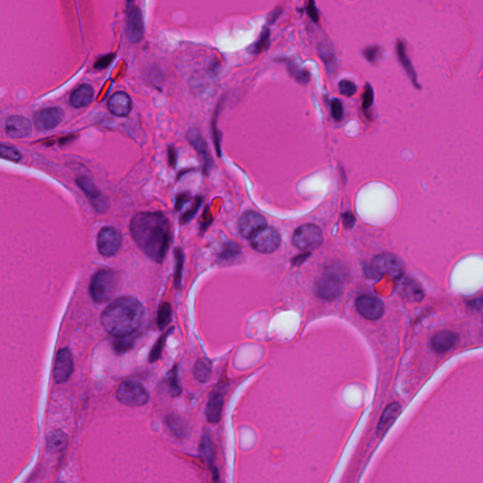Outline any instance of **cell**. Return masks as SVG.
Segmentation results:
<instances>
[{
	"label": "cell",
	"instance_id": "1",
	"mask_svg": "<svg viewBox=\"0 0 483 483\" xmlns=\"http://www.w3.org/2000/svg\"><path fill=\"white\" fill-rule=\"evenodd\" d=\"M129 230L140 249L154 261L162 262L169 249L171 227L168 218L160 211H145L133 216Z\"/></svg>",
	"mask_w": 483,
	"mask_h": 483
},
{
	"label": "cell",
	"instance_id": "2",
	"mask_svg": "<svg viewBox=\"0 0 483 483\" xmlns=\"http://www.w3.org/2000/svg\"><path fill=\"white\" fill-rule=\"evenodd\" d=\"M144 307L133 296H122L111 303L101 314L105 331L116 338L133 335L144 319Z\"/></svg>",
	"mask_w": 483,
	"mask_h": 483
},
{
	"label": "cell",
	"instance_id": "3",
	"mask_svg": "<svg viewBox=\"0 0 483 483\" xmlns=\"http://www.w3.org/2000/svg\"><path fill=\"white\" fill-rule=\"evenodd\" d=\"M365 275L370 278H380L388 276L393 279L402 278L404 265L399 257L392 254H381L374 257L364 268Z\"/></svg>",
	"mask_w": 483,
	"mask_h": 483
},
{
	"label": "cell",
	"instance_id": "4",
	"mask_svg": "<svg viewBox=\"0 0 483 483\" xmlns=\"http://www.w3.org/2000/svg\"><path fill=\"white\" fill-rule=\"evenodd\" d=\"M117 278L111 269H100L91 279L90 294L97 303L108 301L115 294Z\"/></svg>",
	"mask_w": 483,
	"mask_h": 483
},
{
	"label": "cell",
	"instance_id": "5",
	"mask_svg": "<svg viewBox=\"0 0 483 483\" xmlns=\"http://www.w3.org/2000/svg\"><path fill=\"white\" fill-rule=\"evenodd\" d=\"M116 399L128 407H141L149 401V394L139 382L127 381L122 382L118 387Z\"/></svg>",
	"mask_w": 483,
	"mask_h": 483
},
{
	"label": "cell",
	"instance_id": "6",
	"mask_svg": "<svg viewBox=\"0 0 483 483\" xmlns=\"http://www.w3.org/2000/svg\"><path fill=\"white\" fill-rule=\"evenodd\" d=\"M125 33L133 43L139 42L145 35V24L140 7L134 1L127 2Z\"/></svg>",
	"mask_w": 483,
	"mask_h": 483
},
{
	"label": "cell",
	"instance_id": "7",
	"mask_svg": "<svg viewBox=\"0 0 483 483\" xmlns=\"http://www.w3.org/2000/svg\"><path fill=\"white\" fill-rule=\"evenodd\" d=\"M322 242V231L317 226L313 224L303 225L297 228L293 237V243L296 248L306 252L319 248Z\"/></svg>",
	"mask_w": 483,
	"mask_h": 483
},
{
	"label": "cell",
	"instance_id": "8",
	"mask_svg": "<svg viewBox=\"0 0 483 483\" xmlns=\"http://www.w3.org/2000/svg\"><path fill=\"white\" fill-rule=\"evenodd\" d=\"M76 183L85 193L91 205L97 212H105L108 209V200L96 186L89 175H81L76 178Z\"/></svg>",
	"mask_w": 483,
	"mask_h": 483
},
{
	"label": "cell",
	"instance_id": "9",
	"mask_svg": "<svg viewBox=\"0 0 483 483\" xmlns=\"http://www.w3.org/2000/svg\"><path fill=\"white\" fill-rule=\"evenodd\" d=\"M122 245L120 231L114 227H105L97 235V249L105 257H112L118 252Z\"/></svg>",
	"mask_w": 483,
	"mask_h": 483
},
{
	"label": "cell",
	"instance_id": "10",
	"mask_svg": "<svg viewBox=\"0 0 483 483\" xmlns=\"http://www.w3.org/2000/svg\"><path fill=\"white\" fill-rule=\"evenodd\" d=\"M279 245L280 236L270 227L262 228L251 238L252 248L260 253H272L278 249Z\"/></svg>",
	"mask_w": 483,
	"mask_h": 483
},
{
	"label": "cell",
	"instance_id": "11",
	"mask_svg": "<svg viewBox=\"0 0 483 483\" xmlns=\"http://www.w3.org/2000/svg\"><path fill=\"white\" fill-rule=\"evenodd\" d=\"M64 117L63 111L60 107H51L36 113L33 117L34 124L41 131L54 129L61 123Z\"/></svg>",
	"mask_w": 483,
	"mask_h": 483
},
{
	"label": "cell",
	"instance_id": "12",
	"mask_svg": "<svg viewBox=\"0 0 483 483\" xmlns=\"http://www.w3.org/2000/svg\"><path fill=\"white\" fill-rule=\"evenodd\" d=\"M359 314L368 320H378L384 314L383 303L374 296L362 295L356 302Z\"/></svg>",
	"mask_w": 483,
	"mask_h": 483
},
{
	"label": "cell",
	"instance_id": "13",
	"mask_svg": "<svg viewBox=\"0 0 483 483\" xmlns=\"http://www.w3.org/2000/svg\"><path fill=\"white\" fill-rule=\"evenodd\" d=\"M187 140L190 143V145L193 146V149L196 151L197 155L200 159V162L202 164V169L203 173L205 175H208L211 169V155L209 153L208 146L206 144V141L203 138L202 134L200 133L199 128H191L189 129L187 133Z\"/></svg>",
	"mask_w": 483,
	"mask_h": 483
},
{
	"label": "cell",
	"instance_id": "14",
	"mask_svg": "<svg viewBox=\"0 0 483 483\" xmlns=\"http://www.w3.org/2000/svg\"><path fill=\"white\" fill-rule=\"evenodd\" d=\"M74 371V360L69 348H61L56 358L53 378L56 383L67 382Z\"/></svg>",
	"mask_w": 483,
	"mask_h": 483
},
{
	"label": "cell",
	"instance_id": "15",
	"mask_svg": "<svg viewBox=\"0 0 483 483\" xmlns=\"http://www.w3.org/2000/svg\"><path fill=\"white\" fill-rule=\"evenodd\" d=\"M266 227L262 215L256 211H248L242 215L238 222V230L243 237L251 239L255 233Z\"/></svg>",
	"mask_w": 483,
	"mask_h": 483
},
{
	"label": "cell",
	"instance_id": "16",
	"mask_svg": "<svg viewBox=\"0 0 483 483\" xmlns=\"http://www.w3.org/2000/svg\"><path fill=\"white\" fill-rule=\"evenodd\" d=\"M316 293L317 296L325 300L337 299L342 295V283L336 276L327 275L318 281Z\"/></svg>",
	"mask_w": 483,
	"mask_h": 483
},
{
	"label": "cell",
	"instance_id": "17",
	"mask_svg": "<svg viewBox=\"0 0 483 483\" xmlns=\"http://www.w3.org/2000/svg\"><path fill=\"white\" fill-rule=\"evenodd\" d=\"M6 133L12 138H25L31 134L32 125L30 119L21 115H12L6 120Z\"/></svg>",
	"mask_w": 483,
	"mask_h": 483
},
{
	"label": "cell",
	"instance_id": "18",
	"mask_svg": "<svg viewBox=\"0 0 483 483\" xmlns=\"http://www.w3.org/2000/svg\"><path fill=\"white\" fill-rule=\"evenodd\" d=\"M133 109L131 98L125 92H116L108 100V109L118 117H126Z\"/></svg>",
	"mask_w": 483,
	"mask_h": 483
},
{
	"label": "cell",
	"instance_id": "19",
	"mask_svg": "<svg viewBox=\"0 0 483 483\" xmlns=\"http://www.w3.org/2000/svg\"><path fill=\"white\" fill-rule=\"evenodd\" d=\"M458 342V335L449 331L437 332L430 340V346L436 353H446L451 350Z\"/></svg>",
	"mask_w": 483,
	"mask_h": 483
},
{
	"label": "cell",
	"instance_id": "20",
	"mask_svg": "<svg viewBox=\"0 0 483 483\" xmlns=\"http://www.w3.org/2000/svg\"><path fill=\"white\" fill-rule=\"evenodd\" d=\"M400 412H401V407L398 402H393L387 406L386 409L381 414V419L377 427V435L380 438H382L384 435L386 434L387 431L398 419Z\"/></svg>",
	"mask_w": 483,
	"mask_h": 483
},
{
	"label": "cell",
	"instance_id": "21",
	"mask_svg": "<svg viewBox=\"0 0 483 483\" xmlns=\"http://www.w3.org/2000/svg\"><path fill=\"white\" fill-rule=\"evenodd\" d=\"M399 291L400 295L408 300L419 302L424 298V290L422 286L416 280L411 278H400Z\"/></svg>",
	"mask_w": 483,
	"mask_h": 483
},
{
	"label": "cell",
	"instance_id": "22",
	"mask_svg": "<svg viewBox=\"0 0 483 483\" xmlns=\"http://www.w3.org/2000/svg\"><path fill=\"white\" fill-rule=\"evenodd\" d=\"M223 406V396L219 392H213L206 406L205 414L207 420L212 424L219 422L222 416Z\"/></svg>",
	"mask_w": 483,
	"mask_h": 483
},
{
	"label": "cell",
	"instance_id": "23",
	"mask_svg": "<svg viewBox=\"0 0 483 483\" xmlns=\"http://www.w3.org/2000/svg\"><path fill=\"white\" fill-rule=\"evenodd\" d=\"M95 91L90 84L81 85L73 92L70 97V104L77 109L87 107L93 101Z\"/></svg>",
	"mask_w": 483,
	"mask_h": 483
},
{
	"label": "cell",
	"instance_id": "24",
	"mask_svg": "<svg viewBox=\"0 0 483 483\" xmlns=\"http://www.w3.org/2000/svg\"><path fill=\"white\" fill-rule=\"evenodd\" d=\"M46 446L49 452L54 454L61 452L68 446V436L65 432L60 429L52 430L47 437Z\"/></svg>",
	"mask_w": 483,
	"mask_h": 483
},
{
	"label": "cell",
	"instance_id": "25",
	"mask_svg": "<svg viewBox=\"0 0 483 483\" xmlns=\"http://www.w3.org/2000/svg\"><path fill=\"white\" fill-rule=\"evenodd\" d=\"M193 376L200 382H207L211 374V363L207 359H200L193 366Z\"/></svg>",
	"mask_w": 483,
	"mask_h": 483
},
{
	"label": "cell",
	"instance_id": "26",
	"mask_svg": "<svg viewBox=\"0 0 483 483\" xmlns=\"http://www.w3.org/2000/svg\"><path fill=\"white\" fill-rule=\"evenodd\" d=\"M200 454L202 455V457L207 460V463L211 466V469L213 468L214 467L213 466V460H214V453H215V451H214L213 443L211 441L210 435H203L201 442H200Z\"/></svg>",
	"mask_w": 483,
	"mask_h": 483
},
{
	"label": "cell",
	"instance_id": "27",
	"mask_svg": "<svg viewBox=\"0 0 483 483\" xmlns=\"http://www.w3.org/2000/svg\"><path fill=\"white\" fill-rule=\"evenodd\" d=\"M286 67H287V70L290 74L291 77H293L294 79H296L298 83L307 84L310 81L311 74H310L308 70L302 69L296 63H295L293 60H288Z\"/></svg>",
	"mask_w": 483,
	"mask_h": 483
},
{
	"label": "cell",
	"instance_id": "28",
	"mask_svg": "<svg viewBox=\"0 0 483 483\" xmlns=\"http://www.w3.org/2000/svg\"><path fill=\"white\" fill-rule=\"evenodd\" d=\"M269 43H270V30L265 29L260 33L259 39L249 48L248 51L251 54H260L262 51H265L269 48Z\"/></svg>",
	"mask_w": 483,
	"mask_h": 483
},
{
	"label": "cell",
	"instance_id": "29",
	"mask_svg": "<svg viewBox=\"0 0 483 483\" xmlns=\"http://www.w3.org/2000/svg\"><path fill=\"white\" fill-rule=\"evenodd\" d=\"M175 277H174V282L177 289H180L181 286V280H182V273H183V266H184V254L181 248H177L175 249Z\"/></svg>",
	"mask_w": 483,
	"mask_h": 483
},
{
	"label": "cell",
	"instance_id": "30",
	"mask_svg": "<svg viewBox=\"0 0 483 483\" xmlns=\"http://www.w3.org/2000/svg\"><path fill=\"white\" fill-rule=\"evenodd\" d=\"M172 317V308L171 305L167 302H164L158 311L157 324L159 328L163 330L167 326L171 321Z\"/></svg>",
	"mask_w": 483,
	"mask_h": 483
},
{
	"label": "cell",
	"instance_id": "31",
	"mask_svg": "<svg viewBox=\"0 0 483 483\" xmlns=\"http://www.w3.org/2000/svg\"><path fill=\"white\" fill-rule=\"evenodd\" d=\"M165 382L167 383V386L169 388L170 392L173 397H178L181 393V388L179 384V379H178V367L175 365L173 368L170 370L168 374L165 378Z\"/></svg>",
	"mask_w": 483,
	"mask_h": 483
},
{
	"label": "cell",
	"instance_id": "32",
	"mask_svg": "<svg viewBox=\"0 0 483 483\" xmlns=\"http://www.w3.org/2000/svg\"><path fill=\"white\" fill-rule=\"evenodd\" d=\"M202 202H203V197H202V196L199 195V196L194 197L191 207H190L184 213H182V215L181 216V220H180L181 224L184 225V224L189 223V222L194 217V215L197 213V211L200 210V207L202 205Z\"/></svg>",
	"mask_w": 483,
	"mask_h": 483
},
{
	"label": "cell",
	"instance_id": "33",
	"mask_svg": "<svg viewBox=\"0 0 483 483\" xmlns=\"http://www.w3.org/2000/svg\"><path fill=\"white\" fill-rule=\"evenodd\" d=\"M172 332H173V327L170 328L169 332H167L165 334H163V336L158 340L157 343L155 344V345L153 346V348L151 349L150 354H149V362H156V361H158V360L161 358L164 343H165L166 339L168 337V335H169L170 333Z\"/></svg>",
	"mask_w": 483,
	"mask_h": 483
},
{
	"label": "cell",
	"instance_id": "34",
	"mask_svg": "<svg viewBox=\"0 0 483 483\" xmlns=\"http://www.w3.org/2000/svg\"><path fill=\"white\" fill-rule=\"evenodd\" d=\"M0 156L2 159L12 162H19L22 159L21 153L16 148L5 144H1L0 145Z\"/></svg>",
	"mask_w": 483,
	"mask_h": 483
},
{
	"label": "cell",
	"instance_id": "35",
	"mask_svg": "<svg viewBox=\"0 0 483 483\" xmlns=\"http://www.w3.org/2000/svg\"><path fill=\"white\" fill-rule=\"evenodd\" d=\"M133 344H134V337L130 335V336H127V337L117 338V340L115 342V344H114V347H115V350L116 352L124 353V352H127L129 349H131Z\"/></svg>",
	"mask_w": 483,
	"mask_h": 483
},
{
	"label": "cell",
	"instance_id": "36",
	"mask_svg": "<svg viewBox=\"0 0 483 483\" xmlns=\"http://www.w3.org/2000/svg\"><path fill=\"white\" fill-rule=\"evenodd\" d=\"M167 426L177 436H182L184 432V424L182 423L181 417L171 414L167 417Z\"/></svg>",
	"mask_w": 483,
	"mask_h": 483
},
{
	"label": "cell",
	"instance_id": "37",
	"mask_svg": "<svg viewBox=\"0 0 483 483\" xmlns=\"http://www.w3.org/2000/svg\"><path fill=\"white\" fill-rule=\"evenodd\" d=\"M339 91L344 97H350L356 94L357 86L350 80L343 79L339 82Z\"/></svg>",
	"mask_w": 483,
	"mask_h": 483
},
{
	"label": "cell",
	"instance_id": "38",
	"mask_svg": "<svg viewBox=\"0 0 483 483\" xmlns=\"http://www.w3.org/2000/svg\"><path fill=\"white\" fill-rule=\"evenodd\" d=\"M331 109H332V115L333 119L337 121V122L342 121L343 117H344V106H343L342 101L340 99L334 98L332 101Z\"/></svg>",
	"mask_w": 483,
	"mask_h": 483
},
{
	"label": "cell",
	"instance_id": "39",
	"mask_svg": "<svg viewBox=\"0 0 483 483\" xmlns=\"http://www.w3.org/2000/svg\"><path fill=\"white\" fill-rule=\"evenodd\" d=\"M319 51H320L321 58L325 61L326 67H328V69H332V67L335 64L333 52L328 47H324L323 45L321 46Z\"/></svg>",
	"mask_w": 483,
	"mask_h": 483
},
{
	"label": "cell",
	"instance_id": "40",
	"mask_svg": "<svg viewBox=\"0 0 483 483\" xmlns=\"http://www.w3.org/2000/svg\"><path fill=\"white\" fill-rule=\"evenodd\" d=\"M115 58V54L111 53V54L104 55V56H101L99 57L95 64H94V67L96 69H99V70H102V69H105L107 67H109L112 62V60H114Z\"/></svg>",
	"mask_w": 483,
	"mask_h": 483
},
{
	"label": "cell",
	"instance_id": "41",
	"mask_svg": "<svg viewBox=\"0 0 483 483\" xmlns=\"http://www.w3.org/2000/svg\"><path fill=\"white\" fill-rule=\"evenodd\" d=\"M239 253V247L235 244L228 245L221 253V258L224 260H230Z\"/></svg>",
	"mask_w": 483,
	"mask_h": 483
},
{
	"label": "cell",
	"instance_id": "42",
	"mask_svg": "<svg viewBox=\"0 0 483 483\" xmlns=\"http://www.w3.org/2000/svg\"><path fill=\"white\" fill-rule=\"evenodd\" d=\"M373 103V90L370 85H366L365 91L362 97V108L363 109H368L369 107Z\"/></svg>",
	"mask_w": 483,
	"mask_h": 483
},
{
	"label": "cell",
	"instance_id": "43",
	"mask_svg": "<svg viewBox=\"0 0 483 483\" xmlns=\"http://www.w3.org/2000/svg\"><path fill=\"white\" fill-rule=\"evenodd\" d=\"M190 200H191V194L187 193V192H186V193H180V194H178L177 197H175V210H177V211L181 210V209L184 207V205H185L187 202H189Z\"/></svg>",
	"mask_w": 483,
	"mask_h": 483
},
{
	"label": "cell",
	"instance_id": "44",
	"mask_svg": "<svg viewBox=\"0 0 483 483\" xmlns=\"http://www.w3.org/2000/svg\"><path fill=\"white\" fill-rule=\"evenodd\" d=\"M167 158H168V164L171 168H175L177 165V161H178V153L175 150V147L170 145L167 149Z\"/></svg>",
	"mask_w": 483,
	"mask_h": 483
},
{
	"label": "cell",
	"instance_id": "45",
	"mask_svg": "<svg viewBox=\"0 0 483 483\" xmlns=\"http://www.w3.org/2000/svg\"><path fill=\"white\" fill-rule=\"evenodd\" d=\"M306 10H307L309 16L311 17V19L314 22H318L319 16H318V12H317V9H316L314 1H309L307 7H306Z\"/></svg>",
	"mask_w": 483,
	"mask_h": 483
},
{
	"label": "cell",
	"instance_id": "46",
	"mask_svg": "<svg viewBox=\"0 0 483 483\" xmlns=\"http://www.w3.org/2000/svg\"><path fill=\"white\" fill-rule=\"evenodd\" d=\"M356 222V218L349 211L344 212L343 214V224L345 229H352Z\"/></svg>",
	"mask_w": 483,
	"mask_h": 483
},
{
	"label": "cell",
	"instance_id": "47",
	"mask_svg": "<svg viewBox=\"0 0 483 483\" xmlns=\"http://www.w3.org/2000/svg\"><path fill=\"white\" fill-rule=\"evenodd\" d=\"M211 222H212V217H211V212L209 211V209L207 208L206 211H204L203 215H202V220H201V230L202 231H205V230L208 229V227L211 225Z\"/></svg>",
	"mask_w": 483,
	"mask_h": 483
},
{
	"label": "cell",
	"instance_id": "48",
	"mask_svg": "<svg viewBox=\"0 0 483 483\" xmlns=\"http://www.w3.org/2000/svg\"><path fill=\"white\" fill-rule=\"evenodd\" d=\"M467 305H468L470 308L474 309V310L482 309L483 297H477V298L471 299V300H469V301L467 302Z\"/></svg>",
	"mask_w": 483,
	"mask_h": 483
},
{
	"label": "cell",
	"instance_id": "49",
	"mask_svg": "<svg viewBox=\"0 0 483 483\" xmlns=\"http://www.w3.org/2000/svg\"><path fill=\"white\" fill-rule=\"evenodd\" d=\"M281 12H282V11H281V9H280L279 7L276 8V9H275V10H274V11H273V12H272L271 13L269 14V16H268V18H269V23H270V24H273V23H274V22H275V21H276V20H277V19L279 17V15L281 14Z\"/></svg>",
	"mask_w": 483,
	"mask_h": 483
},
{
	"label": "cell",
	"instance_id": "50",
	"mask_svg": "<svg viewBox=\"0 0 483 483\" xmlns=\"http://www.w3.org/2000/svg\"><path fill=\"white\" fill-rule=\"evenodd\" d=\"M363 55L364 57L367 59V60H370V61H373L375 60V56H376V50L375 49H365L363 51Z\"/></svg>",
	"mask_w": 483,
	"mask_h": 483
},
{
	"label": "cell",
	"instance_id": "51",
	"mask_svg": "<svg viewBox=\"0 0 483 483\" xmlns=\"http://www.w3.org/2000/svg\"><path fill=\"white\" fill-rule=\"evenodd\" d=\"M307 259V255H303V256H299V257H296V259L294 260V264L295 265H300L302 261Z\"/></svg>",
	"mask_w": 483,
	"mask_h": 483
}]
</instances>
